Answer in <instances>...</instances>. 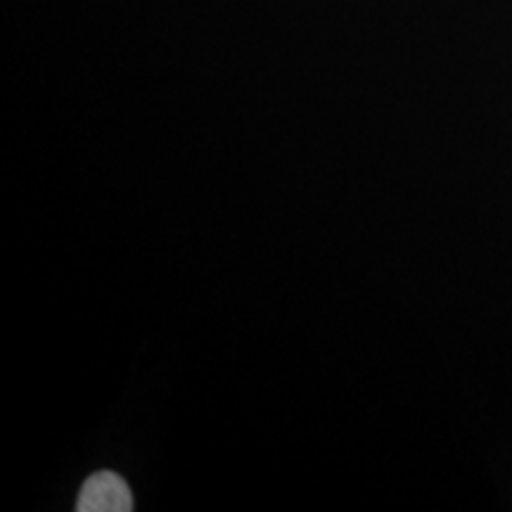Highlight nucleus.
Returning <instances> with one entry per match:
<instances>
[{"label": "nucleus", "instance_id": "f257e3e1", "mask_svg": "<svg viewBox=\"0 0 512 512\" xmlns=\"http://www.w3.org/2000/svg\"><path fill=\"white\" fill-rule=\"evenodd\" d=\"M79 512H128L133 510V498L128 484L117 472L102 470L86 479L76 498Z\"/></svg>", "mask_w": 512, "mask_h": 512}]
</instances>
